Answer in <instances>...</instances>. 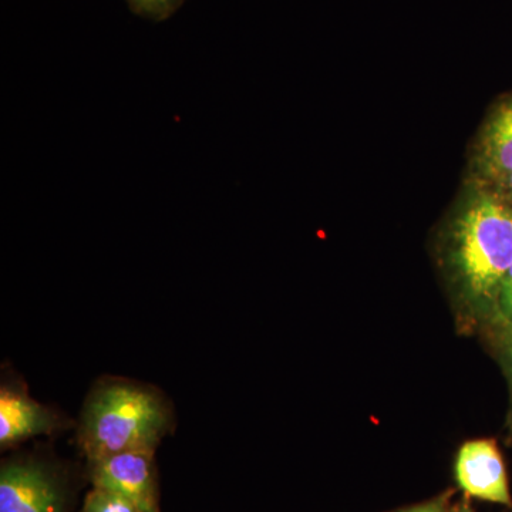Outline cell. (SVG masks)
Instances as JSON below:
<instances>
[{"mask_svg":"<svg viewBox=\"0 0 512 512\" xmlns=\"http://www.w3.org/2000/svg\"><path fill=\"white\" fill-rule=\"evenodd\" d=\"M498 326H512V265L505 274L498 293L493 329Z\"/></svg>","mask_w":512,"mask_h":512,"instance_id":"30bf717a","label":"cell"},{"mask_svg":"<svg viewBox=\"0 0 512 512\" xmlns=\"http://www.w3.org/2000/svg\"><path fill=\"white\" fill-rule=\"evenodd\" d=\"M478 171L493 181L512 174V97L485 124L477 148Z\"/></svg>","mask_w":512,"mask_h":512,"instance_id":"52a82bcc","label":"cell"},{"mask_svg":"<svg viewBox=\"0 0 512 512\" xmlns=\"http://www.w3.org/2000/svg\"><path fill=\"white\" fill-rule=\"evenodd\" d=\"M59 478L36 458H16L0 470V512H63Z\"/></svg>","mask_w":512,"mask_h":512,"instance_id":"3957f363","label":"cell"},{"mask_svg":"<svg viewBox=\"0 0 512 512\" xmlns=\"http://www.w3.org/2000/svg\"><path fill=\"white\" fill-rule=\"evenodd\" d=\"M446 504V498H437V500L430 501V503L417 505V507L403 512H447Z\"/></svg>","mask_w":512,"mask_h":512,"instance_id":"7c38bea8","label":"cell"},{"mask_svg":"<svg viewBox=\"0 0 512 512\" xmlns=\"http://www.w3.org/2000/svg\"><path fill=\"white\" fill-rule=\"evenodd\" d=\"M83 512H138V510L123 495L107 488L94 487L84 500Z\"/></svg>","mask_w":512,"mask_h":512,"instance_id":"ba28073f","label":"cell"},{"mask_svg":"<svg viewBox=\"0 0 512 512\" xmlns=\"http://www.w3.org/2000/svg\"><path fill=\"white\" fill-rule=\"evenodd\" d=\"M494 330L497 332L498 352H500L501 362H503L508 382H510L511 409L508 424L512 427V326H498Z\"/></svg>","mask_w":512,"mask_h":512,"instance_id":"8fae6325","label":"cell"},{"mask_svg":"<svg viewBox=\"0 0 512 512\" xmlns=\"http://www.w3.org/2000/svg\"><path fill=\"white\" fill-rule=\"evenodd\" d=\"M163 394L133 380H100L84 400L77 440L89 461L114 454H156L173 427Z\"/></svg>","mask_w":512,"mask_h":512,"instance_id":"7a4b0ae2","label":"cell"},{"mask_svg":"<svg viewBox=\"0 0 512 512\" xmlns=\"http://www.w3.org/2000/svg\"><path fill=\"white\" fill-rule=\"evenodd\" d=\"M183 2L184 0H128L134 12L154 20L167 19Z\"/></svg>","mask_w":512,"mask_h":512,"instance_id":"9c48e42d","label":"cell"},{"mask_svg":"<svg viewBox=\"0 0 512 512\" xmlns=\"http://www.w3.org/2000/svg\"><path fill=\"white\" fill-rule=\"evenodd\" d=\"M62 417L29 396L18 384L0 389V446L9 448L37 436L62 429Z\"/></svg>","mask_w":512,"mask_h":512,"instance_id":"8992f818","label":"cell"},{"mask_svg":"<svg viewBox=\"0 0 512 512\" xmlns=\"http://www.w3.org/2000/svg\"><path fill=\"white\" fill-rule=\"evenodd\" d=\"M454 512H474L467 504H460Z\"/></svg>","mask_w":512,"mask_h":512,"instance_id":"5bb4252c","label":"cell"},{"mask_svg":"<svg viewBox=\"0 0 512 512\" xmlns=\"http://www.w3.org/2000/svg\"><path fill=\"white\" fill-rule=\"evenodd\" d=\"M503 187L505 192V198L512 202V174L508 175V177L503 178V180L498 181Z\"/></svg>","mask_w":512,"mask_h":512,"instance_id":"4fadbf2b","label":"cell"},{"mask_svg":"<svg viewBox=\"0 0 512 512\" xmlns=\"http://www.w3.org/2000/svg\"><path fill=\"white\" fill-rule=\"evenodd\" d=\"M444 264L463 328H493L512 265L511 201L490 192L473 195L448 228Z\"/></svg>","mask_w":512,"mask_h":512,"instance_id":"6da1fadb","label":"cell"},{"mask_svg":"<svg viewBox=\"0 0 512 512\" xmlns=\"http://www.w3.org/2000/svg\"><path fill=\"white\" fill-rule=\"evenodd\" d=\"M94 487L123 495L138 512H160L154 454H114L89 461Z\"/></svg>","mask_w":512,"mask_h":512,"instance_id":"277c9868","label":"cell"},{"mask_svg":"<svg viewBox=\"0 0 512 512\" xmlns=\"http://www.w3.org/2000/svg\"><path fill=\"white\" fill-rule=\"evenodd\" d=\"M456 478L470 497L512 507L504 460L493 440L468 441L460 448Z\"/></svg>","mask_w":512,"mask_h":512,"instance_id":"5b68a950","label":"cell"}]
</instances>
